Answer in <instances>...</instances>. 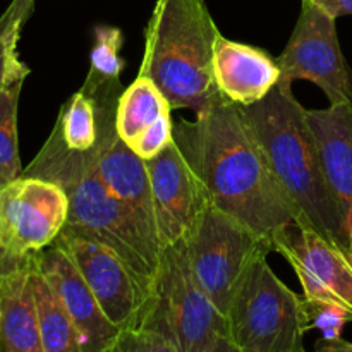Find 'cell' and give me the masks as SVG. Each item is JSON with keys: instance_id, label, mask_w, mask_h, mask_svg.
Segmentation results:
<instances>
[{"instance_id": "obj_29", "label": "cell", "mask_w": 352, "mask_h": 352, "mask_svg": "<svg viewBox=\"0 0 352 352\" xmlns=\"http://www.w3.org/2000/svg\"><path fill=\"white\" fill-rule=\"evenodd\" d=\"M26 258H28V256H26ZM17 263H19V261H12V260H9V258H7L6 254H3L2 244H0V275L6 274L7 270H10V268H12L14 265H17Z\"/></svg>"}, {"instance_id": "obj_15", "label": "cell", "mask_w": 352, "mask_h": 352, "mask_svg": "<svg viewBox=\"0 0 352 352\" xmlns=\"http://www.w3.org/2000/svg\"><path fill=\"white\" fill-rule=\"evenodd\" d=\"M306 120L316 140L323 172L352 248V105L306 109Z\"/></svg>"}, {"instance_id": "obj_21", "label": "cell", "mask_w": 352, "mask_h": 352, "mask_svg": "<svg viewBox=\"0 0 352 352\" xmlns=\"http://www.w3.org/2000/svg\"><path fill=\"white\" fill-rule=\"evenodd\" d=\"M24 81L0 88V188L21 175L17 146V109Z\"/></svg>"}, {"instance_id": "obj_2", "label": "cell", "mask_w": 352, "mask_h": 352, "mask_svg": "<svg viewBox=\"0 0 352 352\" xmlns=\"http://www.w3.org/2000/svg\"><path fill=\"white\" fill-rule=\"evenodd\" d=\"M241 109L294 208L296 223L315 230L352 258L349 236L327 182L306 109L292 86L277 85L263 100Z\"/></svg>"}, {"instance_id": "obj_17", "label": "cell", "mask_w": 352, "mask_h": 352, "mask_svg": "<svg viewBox=\"0 0 352 352\" xmlns=\"http://www.w3.org/2000/svg\"><path fill=\"white\" fill-rule=\"evenodd\" d=\"M170 103L150 78H138L120 91L116 107V131L120 140L131 146L143 133L165 116H170Z\"/></svg>"}, {"instance_id": "obj_19", "label": "cell", "mask_w": 352, "mask_h": 352, "mask_svg": "<svg viewBox=\"0 0 352 352\" xmlns=\"http://www.w3.org/2000/svg\"><path fill=\"white\" fill-rule=\"evenodd\" d=\"M62 143L72 151H89L98 140V110L96 98L88 86L78 93L62 109L54 127Z\"/></svg>"}, {"instance_id": "obj_22", "label": "cell", "mask_w": 352, "mask_h": 352, "mask_svg": "<svg viewBox=\"0 0 352 352\" xmlns=\"http://www.w3.org/2000/svg\"><path fill=\"white\" fill-rule=\"evenodd\" d=\"M95 43L91 50V67L88 78L96 82L117 81L120 71L124 69V60L119 57V50L124 43L122 31L116 26L100 24L93 31Z\"/></svg>"}, {"instance_id": "obj_7", "label": "cell", "mask_w": 352, "mask_h": 352, "mask_svg": "<svg viewBox=\"0 0 352 352\" xmlns=\"http://www.w3.org/2000/svg\"><path fill=\"white\" fill-rule=\"evenodd\" d=\"M184 241L196 278L223 316L251 265L274 251L272 239L213 205L199 213Z\"/></svg>"}, {"instance_id": "obj_4", "label": "cell", "mask_w": 352, "mask_h": 352, "mask_svg": "<svg viewBox=\"0 0 352 352\" xmlns=\"http://www.w3.org/2000/svg\"><path fill=\"white\" fill-rule=\"evenodd\" d=\"M220 30L205 0H157L144 30L138 74L150 78L174 109L195 116L229 103L213 79V50Z\"/></svg>"}, {"instance_id": "obj_8", "label": "cell", "mask_w": 352, "mask_h": 352, "mask_svg": "<svg viewBox=\"0 0 352 352\" xmlns=\"http://www.w3.org/2000/svg\"><path fill=\"white\" fill-rule=\"evenodd\" d=\"M336 23L337 17L311 0H301L294 31L277 57L278 85L311 81L325 93L330 105H352V72L340 48Z\"/></svg>"}, {"instance_id": "obj_12", "label": "cell", "mask_w": 352, "mask_h": 352, "mask_svg": "<svg viewBox=\"0 0 352 352\" xmlns=\"http://www.w3.org/2000/svg\"><path fill=\"white\" fill-rule=\"evenodd\" d=\"M155 222L162 250L188 236L199 213L210 205L205 188L175 140L146 162Z\"/></svg>"}, {"instance_id": "obj_3", "label": "cell", "mask_w": 352, "mask_h": 352, "mask_svg": "<svg viewBox=\"0 0 352 352\" xmlns=\"http://www.w3.org/2000/svg\"><path fill=\"white\" fill-rule=\"evenodd\" d=\"M23 175L47 179L64 189L69 199L65 227L89 234L119 254L138 278L148 301L160 267L162 250L148 239L133 213L103 184L96 174L91 150H69L54 129Z\"/></svg>"}, {"instance_id": "obj_1", "label": "cell", "mask_w": 352, "mask_h": 352, "mask_svg": "<svg viewBox=\"0 0 352 352\" xmlns=\"http://www.w3.org/2000/svg\"><path fill=\"white\" fill-rule=\"evenodd\" d=\"M174 140L210 205L268 239L298 220L239 105L222 103L192 122L181 120Z\"/></svg>"}, {"instance_id": "obj_24", "label": "cell", "mask_w": 352, "mask_h": 352, "mask_svg": "<svg viewBox=\"0 0 352 352\" xmlns=\"http://www.w3.org/2000/svg\"><path fill=\"white\" fill-rule=\"evenodd\" d=\"M105 352H181L157 332L146 329H122Z\"/></svg>"}, {"instance_id": "obj_10", "label": "cell", "mask_w": 352, "mask_h": 352, "mask_svg": "<svg viewBox=\"0 0 352 352\" xmlns=\"http://www.w3.org/2000/svg\"><path fill=\"white\" fill-rule=\"evenodd\" d=\"M57 243L81 272L107 318L119 330L136 325L146 294L119 254L89 234L69 227L62 229Z\"/></svg>"}, {"instance_id": "obj_23", "label": "cell", "mask_w": 352, "mask_h": 352, "mask_svg": "<svg viewBox=\"0 0 352 352\" xmlns=\"http://www.w3.org/2000/svg\"><path fill=\"white\" fill-rule=\"evenodd\" d=\"M302 315L306 330L316 329L323 333V340L342 339L346 323L352 322V313L336 302L308 299L302 296Z\"/></svg>"}, {"instance_id": "obj_18", "label": "cell", "mask_w": 352, "mask_h": 352, "mask_svg": "<svg viewBox=\"0 0 352 352\" xmlns=\"http://www.w3.org/2000/svg\"><path fill=\"white\" fill-rule=\"evenodd\" d=\"M31 280H33L34 301L38 309V323H40V337L43 352H79L78 333L71 316L65 311L64 305L40 268L34 263L31 267Z\"/></svg>"}, {"instance_id": "obj_5", "label": "cell", "mask_w": 352, "mask_h": 352, "mask_svg": "<svg viewBox=\"0 0 352 352\" xmlns=\"http://www.w3.org/2000/svg\"><path fill=\"white\" fill-rule=\"evenodd\" d=\"M131 329L160 333L181 352H205L227 336V318L196 278L184 239L162 251L153 291Z\"/></svg>"}, {"instance_id": "obj_16", "label": "cell", "mask_w": 352, "mask_h": 352, "mask_svg": "<svg viewBox=\"0 0 352 352\" xmlns=\"http://www.w3.org/2000/svg\"><path fill=\"white\" fill-rule=\"evenodd\" d=\"M31 267L33 254L0 275V352H43Z\"/></svg>"}, {"instance_id": "obj_9", "label": "cell", "mask_w": 352, "mask_h": 352, "mask_svg": "<svg viewBox=\"0 0 352 352\" xmlns=\"http://www.w3.org/2000/svg\"><path fill=\"white\" fill-rule=\"evenodd\" d=\"M64 189L41 177L23 175L0 188V244L3 254L21 261L52 246L67 223Z\"/></svg>"}, {"instance_id": "obj_27", "label": "cell", "mask_w": 352, "mask_h": 352, "mask_svg": "<svg viewBox=\"0 0 352 352\" xmlns=\"http://www.w3.org/2000/svg\"><path fill=\"white\" fill-rule=\"evenodd\" d=\"M313 352H352V344L347 340H322Z\"/></svg>"}, {"instance_id": "obj_6", "label": "cell", "mask_w": 352, "mask_h": 352, "mask_svg": "<svg viewBox=\"0 0 352 352\" xmlns=\"http://www.w3.org/2000/svg\"><path fill=\"white\" fill-rule=\"evenodd\" d=\"M226 318L227 337L241 352H306L302 296L275 275L267 256L251 265Z\"/></svg>"}, {"instance_id": "obj_28", "label": "cell", "mask_w": 352, "mask_h": 352, "mask_svg": "<svg viewBox=\"0 0 352 352\" xmlns=\"http://www.w3.org/2000/svg\"><path fill=\"white\" fill-rule=\"evenodd\" d=\"M205 352H241V351L234 346L232 340H230L229 337L223 336L220 337L215 344H212V346H210Z\"/></svg>"}, {"instance_id": "obj_11", "label": "cell", "mask_w": 352, "mask_h": 352, "mask_svg": "<svg viewBox=\"0 0 352 352\" xmlns=\"http://www.w3.org/2000/svg\"><path fill=\"white\" fill-rule=\"evenodd\" d=\"M272 244L296 272L305 298L336 302L352 313V258L342 250L296 222L275 232Z\"/></svg>"}, {"instance_id": "obj_13", "label": "cell", "mask_w": 352, "mask_h": 352, "mask_svg": "<svg viewBox=\"0 0 352 352\" xmlns=\"http://www.w3.org/2000/svg\"><path fill=\"white\" fill-rule=\"evenodd\" d=\"M34 263L64 305L78 333L79 352H105L119 333L67 251L55 241L34 254Z\"/></svg>"}, {"instance_id": "obj_25", "label": "cell", "mask_w": 352, "mask_h": 352, "mask_svg": "<svg viewBox=\"0 0 352 352\" xmlns=\"http://www.w3.org/2000/svg\"><path fill=\"white\" fill-rule=\"evenodd\" d=\"M172 140H174V124H172L170 116H165L158 122H155L146 133L141 134L129 148L141 160L148 162L162 153L172 143Z\"/></svg>"}, {"instance_id": "obj_14", "label": "cell", "mask_w": 352, "mask_h": 352, "mask_svg": "<svg viewBox=\"0 0 352 352\" xmlns=\"http://www.w3.org/2000/svg\"><path fill=\"white\" fill-rule=\"evenodd\" d=\"M213 79L226 102L250 107L278 85L280 67L263 48L232 41L220 33L213 50Z\"/></svg>"}, {"instance_id": "obj_26", "label": "cell", "mask_w": 352, "mask_h": 352, "mask_svg": "<svg viewBox=\"0 0 352 352\" xmlns=\"http://www.w3.org/2000/svg\"><path fill=\"white\" fill-rule=\"evenodd\" d=\"M318 7H322L325 12L333 17H342L352 14V0H311Z\"/></svg>"}, {"instance_id": "obj_20", "label": "cell", "mask_w": 352, "mask_h": 352, "mask_svg": "<svg viewBox=\"0 0 352 352\" xmlns=\"http://www.w3.org/2000/svg\"><path fill=\"white\" fill-rule=\"evenodd\" d=\"M33 9L34 0H12L0 16V88L24 81L30 74V67L19 57V40Z\"/></svg>"}]
</instances>
